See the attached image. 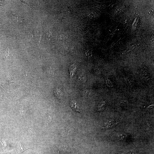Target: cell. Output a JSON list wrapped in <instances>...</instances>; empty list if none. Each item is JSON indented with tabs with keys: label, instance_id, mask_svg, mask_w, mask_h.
<instances>
[{
	"label": "cell",
	"instance_id": "obj_1",
	"mask_svg": "<svg viewBox=\"0 0 154 154\" xmlns=\"http://www.w3.org/2000/svg\"><path fill=\"white\" fill-rule=\"evenodd\" d=\"M76 69H77V67L74 64L70 66L69 68V70L70 77H72L74 75L76 72Z\"/></svg>",
	"mask_w": 154,
	"mask_h": 154
},
{
	"label": "cell",
	"instance_id": "obj_2",
	"mask_svg": "<svg viewBox=\"0 0 154 154\" xmlns=\"http://www.w3.org/2000/svg\"><path fill=\"white\" fill-rule=\"evenodd\" d=\"M118 122L117 121H109L108 122H106L104 124L103 127V128H106L111 127L114 125H117Z\"/></svg>",
	"mask_w": 154,
	"mask_h": 154
},
{
	"label": "cell",
	"instance_id": "obj_3",
	"mask_svg": "<svg viewBox=\"0 0 154 154\" xmlns=\"http://www.w3.org/2000/svg\"><path fill=\"white\" fill-rule=\"evenodd\" d=\"M55 93L56 97L59 99H62L63 94L60 90L56 88L55 91Z\"/></svg>",
	"mask_w": 154,
	"mask_h": 154
},
{
	"label": "cell",
	"instance_id": "obj_4",
	"mask_svg": "<svg viewBox=\"0 0 154 154\" xmlns=\"http://www.w3.org/2000/svg\"><path fill=\"white\" fill-rule=\"evenodd\" d=\"M71 107L75 111L80 113V108L77 105L76 103L74 101H71Z\"/></svg>",
	"mask_w": 154,
	"mask_h": 154
},
{
	"label": "cell",
	"instance_id": "obj_5",
	"mask_svg": "<svg viewBox=\"0 0 154 154\" xmlns=\"http://www.w3.org/2000/svg\"><path fill=\"white\" fill-rule=\"evenodd\" d=\"M20 146H19V154H22L25 151H26L28 149H30L28 148L27 149L25 148L24 146L22 143H19Z\"/></svg>",
	"mask_w": 154,
	"mask_h": 154
},
{
	"label": "cell",
	"instance_id": "obj_6",
	"mask_svg": "<svg viewBox=\"0 0 154 154\" xmlns=\"http://www.w3.org/2000/svg\"><path fill=\"white\" fill-rule=\"evenodd\" d=\"M106 103L105 101H103L99 104L97 107L98 111H100L103 110L104 108Z\"/></svg>",
	"mask_w": 154,
	"mask_h": 154
},
{
	"label": "cell",
	"instance_id": "obj_7",
	"mask_svg": "<svg viewBox=\"0 0 154 154\" xmlns=\"http://www.w3.org/2000/svg\"><path fill=\"white\" fill-rule=\"evenodd\" d=\"M59 38L62 41H64L66 38V35L64 34H61L59 36Z\"/></svg>",
	"mask_w": 154,
	"mask_h": 154
},
{
	"label": "cell",
	"instance_id": "obj_8",
	"mask_svg": "<svg viewBox=\"0 0 154 154\" xmlns=\"http://www.w3.org/2000/svg\"><path fill=\"white\" fill-rule=\"evenodd\" d=\"M126 136L124 134H121L119 136V137L120 139L122 140L125 138V137H126Z\"/></svg>",
	"mask_w": 154,
	"mask_h": 154
}]
</instances>
